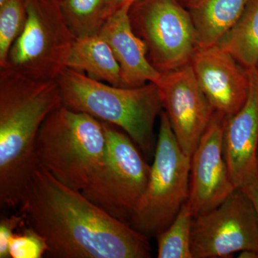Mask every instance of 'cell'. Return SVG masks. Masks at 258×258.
I'll list each match as a JSON object with an SVG mask.
<instances>
[{"label":"cell","instance_id":"23","mask_svg":"<svg viewBox=\"0 0 258 258\" xmlns=\"http://www.w3.org/2000/svg\"><path fill=\"white\" fill-rule=\"evenodd\" d=\"M242 190L253 205L258 220V169L242 184Z\"/></svg>","mask_w":258,"mask_h":258},{"label":"cell","instance_id":"29","mask_svg":"<svg viewBox=\"0 0 258 258\" xmlns=\"http://www.w3.org/2000/svg\"><path fill=\"white\" fill-rule=\"evenodd\" d=\"M257 70H258V67L257 68Z\"/></svg>","mask_w":258,"mask_h":258},{"label":"cell","instance_id":"14","mask_svg":"<svg viewBox=\"0 0 258 258\" xmlns=\"http://www.w3.org/2000/svg\"><path fill=\"white\" fill-rule=\"evenodd\" d=\"M132 5L115 10L98 34L111 47L119 64L122 87L136 88L148 83L157 84L161 74L151 63L147 47L134 31L129 18Z\"/></svg>","mask_w":258,"mask_h":258},{"label":"cell","instance_id":"4","mask_svg":"<svg viewBox=\"0 0 258 258\" xmlns=\"http://www.w3.org/2000/svg\"><path fill=\"white\" fill-rule=\"evenodd\" d=\"M107 149L101 120L62 105L42 123L37 159L38 166L62 184L83 191L104 164Z\"/></svg>","mask_w":258,"mask_h":258},{"label":"cell","instance_id":"8","mask_svg":"<svg viewBox=\"0 0 258 258\" xmlns=\"http://www.w3.org/2000/svg\"><path fill=\"white\" fill-rule=\"evenodd\" d=\"M129 18L147 45L149 61L161 74L191 62L198 47L196 30L189 10L178 0H137Z\"/></svg>","mask_w":258,"mask_h":258},{"label":"cell","instance_id":"15","mask_svg":"<svg viewBox=\"0 0 258 258\" xmlns=\"http://www.w3.org/2000/svg\"><path fill=\"white\" fill-rule=\"evenodd\" d=\"M66 68L96 81L122 87L119 64L111 47L99 34L76 39Z\"/></svg>","mask_w":258,"mask_h":258},{"label":"cell","instance_id":"28","mask_svg":"<svg viewBox=\"0 0 258 258\" xmlns=\"http://www.w3.org/2000/svg\"><path fill=\"white\" fill-rule=\"evenodd\" d=\"M186 1H187L188 3H189V2L191 1V0H186Z\"/></svg>","mask_w":258,"mask_h":258},{"label":"cell","instance_id":"13","mask_svg":"<svg viewBox=\"0 0 258 258\" xmlns=\"http://www.w3.org/2000/svg\"><path fill=\"white\" fill-rule=\"evenodd\" d=\"M248 71V98L240 111L227 118L224 130V155L237 188L258 169V70Z\"/></svg>","mask_w":258,"mask_h":258},{"label":"cell","instance_id":"12","mask_svg":"<svg viewBox=\"0 0 258 258\" xmlns=\"http://www.w3.org/2000/svg\"><path fill=\"white\" fill-rule=\"evenodd\" d=\"M190 64L215 111L229 118L244 106L250 88L249 71L229 52L217 44L198 47Z\"/></svg>","mask_w":258,"mask_h":258},{"label":"cell","instance_id":"11","mask_svg":"<svg viewBox=\"0 0 258 258\" xmlns=\"http://www.w3.org/2000/svg\"><path fill=\"white\" fill-rule=\"evenodd\" d=\"M227 118L215 112L191 157L187 203L194 217L216 208L237 189L224 155L223 136Z\"/></svg>","mask_w":258,"mask_h":258},{"label":"cell","instance_id":"10","mask_svg":"<svg viewBox=\"0 0 258 258\" xmlns=\"http://www.w3.org/2000/svg\"><path fill=\"white\" fill-rule=\"evenodd\" d=\"M157 85L176 140L183 152L191 157L215 110L198 84L190 63L161 74Z\"/></svg>","mask_w":258,"mask_h":258},{"label":"cell","instance_id":"17","mask_svg":"<svg viewBox=\"0 0 258 258\" xmlns=\"http://www.w3.org/2000/svg\"><path fill=\"white\" fill-rule=\"evenodd\" d=\"M217 44L244 69H257L258 0H249L240 18Z\"/></svg>","mask_w":258,"mask_h":258},{"label":"cell","instance_id":"3","mask_svg":"<svg viewBox=\"0 0 258 258\" xmlns=\"http://www.w3.org/2000/svg\"><path fill=\"white\" fill-rule=\"evenodd\" d=\"M62 106L82 112L125 132L140 150L154 147L156 120L164 110L157 85L117 87L66 68L56 79Z\"/></svg>","mask_w":258,"mask_h":258},{"label":"cell","instance_id":"9","mask_svg":"<svg viewBox=\"0 0 258 258\" xmlns=\"http://www.w3.org/2000/svg\"><path fill=\"white\" fill-rule=\"evenodd\" d=\"M242 251L258 254V220L239 188L211 211L194 217L192 258L230 257Z\"/></svg>","mask_w":258,"mask_h":258},{"label":"cell","instance_id":"6","mask_svg":"<svg viewBox=\"0 0 258 258\" xmlns=\"http://www.w3.org/2000/svg\"><path fill=\"white\" fill-rule=\"evenodd\" d=\"M25 4L26 23L4 68L31 79L56 80L67 67L76 37L57 2L25 0Z\"/></svg>","mask_w":258,"mask_h":258},{"label":"cell","instance_id":"25","mask_svg":"<svg viewBox=\"0 0 258 258\" xmlns=\"http://www.w3.org/2000/svg\"><path fill=\"white\" fill-rule=\"evenodd\" d=\"M8 1V0H0V6H3V5Z\"/></svg>","mask_w":258,"mask_h":258},{"label":"cell","instance_id":"16","mask_svg":"<svg viewBox=\"0 0 258 258\" xmlns=\"http://www.w3.org/2000/svg\"><path fill=\"white\" fill-rule=\"evenodd\" d=\"M249 0H191L188 3L198 47L215 45L243 13Z\"/></svg>","mask_w":258,"mask_h":258},{"label":"cell","instance_id":"2","mask_svg":"<svg viewBox=\"0 0 258 258\" xmlns=\"http://www.w3.org/2000/svg\"><path fill=\"white\" fill-rule=\"evenodd\" d=\"M62 106L56 80L27 77L0 69V206L18 209L38 166L36 146L42 123Z\"/></svg>","mask_w":258,"mask_h":258},{"label":"cell","instance_id":"1","mask_svg":"<svg viewBox=\"0 0 258 258\" xmlns=\"http://www.w3.org/2000/svg\"><path fill=\"white\" fill-rule=\"evenodd\" d=\"M45 241V257L149 258V238L66 186L39 165L18 208Z\"/></svg>","mask_w":258,"mask_h":258},{"label":"cell","instance_id":"7","mask_svg":"<svg viewBox=\"0 0 258 258\" xmlns=\"http://www.w3.org/2000/svg\"><path fill=\"white\" fill-rule=\"evenodd\" d=\"M102 123L108 142L106 160L81 192L108 215L128 225L147 189L151 166L123 131L106 122Z\"/></svg>","mask_w":258,"mask_h":258},{"label":"cell","instance_id":"21","mask_svg":"<svg viewBox=\"0 0 258 258\" xmlns=\"http://www.w3.org/2000/svg\"><path fill=\"white\" fill-rule=\"evenodd\" d=\"M46 251L43 239L26 225L21 227L10 241V257L40 258L45 256Z\"/></svg>","mask_w":258,"mask_h":258},{"label":"cell","instance_id":"5","mask_svg":"<svg viewBox=\"0 0 258 258\" xmlns=\"http://www.w3.org/2000/svg\"><path fill=\"white\" fill-rule=\"evenodd\" d=\"M147 189L128 225L150 238L166 230L189 198L191 157L180 147L163 110Z\"/></svg>","mask_w":258,"mask_h":258},{"label":"cell","instance_id":"24","mask_svg":"<svg viewBox=\"0 0 258 258\" xmlns=\"http://www.w3.org/2000/svg\"><path fill=\"white\" fill-rule=\"evenodd\" d=\"M137 0H111V15L125 5H132Z\"/></svg>","mask_w":258,"mask_h":258},{"label":"cell","instance_id":"27","mask_svg":"<svg viewBox=\"0 0 258 258\" xmlns=\"http://www.w3.org/2000/svg\"><path fill=\"white\" fill-rule=\"evenodd\" d=\"M55 1L57 2V3H60V2L62 1V0H55Z\"/></svg>","mask_w":258,"mask_h":258},{"label":"cell","instance_id":"26","mask_svg":"<svg viewBox=\"0 0 258 258\" xmlns=\"http://www.w3.org/2000/svg\"><path fill=\"white\" fill-rule=\"evenodd\" d=\"M256 158H257V164L258 166V145H257V154H256Z\"/></svg>","mask_w":258,"mask_h":258},{"label":"cell","instance_id":"22","mask_svg":"<svg viewBox=\"0 0 258 258\" xmlns=\"http://www.w3.org/2000/svg\"><path fill=\"white\" fill-rule=\"evenodd\" d=\"M25 225V219L19 212L9 217H2L0 220V258H11L10 241L15 233Z\"/></svg>","mask_w":258,"mask_h":258},{"label":"cell","instance_id":"19","mask_svg":"<svg viewBox=\"0 0 258 258\" xmlns=\"http://www.w3.org/2000/svg\"><path fill=\"white\" fill-rule=\"evenodd\" d=\"M194 215L187 202L170 225L157 237L158 257L192 258L191 231Z\"/></svg>","mask_w":258,"mask_h":258},{"label":"cell","instance_id":"20","mask_svg":"<svg viewBox=\"0 0 258 258\" xmlns=\"http://www.w3.org/2000/svg\"><path fill=\"white\" fill-rule=\"evenodd\" d=\"M26 19L25 0H8L0 6V68L6 66L10 49L23 31Z\"/></svg>","mask_w":258,"mask_h":258},{"label":"cell","instance_id":"18","mask_svg":"<svg viewBox=\"0 0 258 258\" xmlns=\"http://www.w3.org/2000/svg\"><path fill=\"white\" fill-rule=\"evenodd\" d=\"M59 5L76 38L97 35L111 16V0H62Z\"/></svg>","mask_w":258,"mask_h":258}]
</instances>
